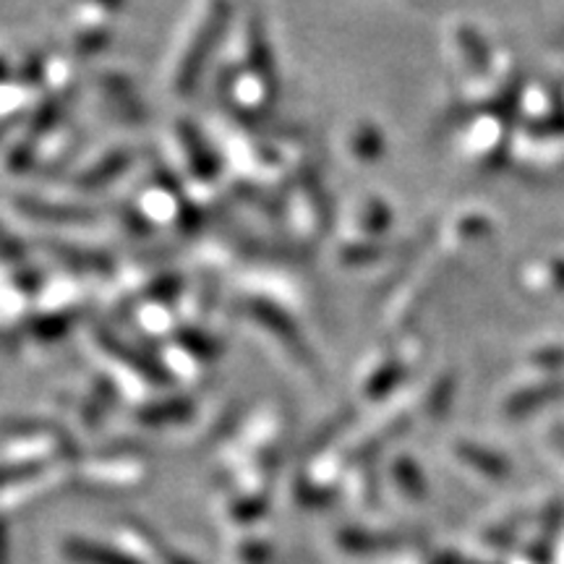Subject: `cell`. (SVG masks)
<instances>
[{"label":"cell","instance_id":"1","mask_svg":"<svg viewBox=\"0 0 564 564\" xmlns=\"http://www.w3.org/2000/svg\"><path fill=\"white\" fill-rule=\"evenodd\" d=\"M66 554L68 560L82 564H133L126 554L112 552V549L91 546V541H70L66 546Z\"/></svg>","mask_w":564,"mask_h":564},{"label":"cell","instance_id":"2","mask_svg":"<svg viewBox=\"0 0 564 564\" xmlns=\"http://www.w3.org/2000/svg\"><path fill=\"white\" fill-rule=\"evenodd\" d=\"M460 453L468 457L470 465H476L478 470H484L486 476H505L507 474V463L505 457H497L486 449H476V447H460Z\"/></svg>","mask_w":564,"mask_h":564}]
</instances>
